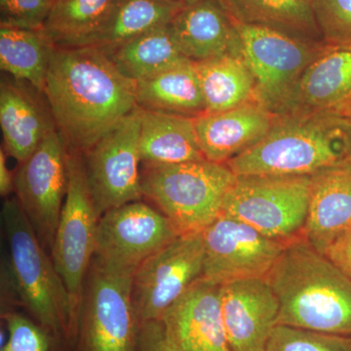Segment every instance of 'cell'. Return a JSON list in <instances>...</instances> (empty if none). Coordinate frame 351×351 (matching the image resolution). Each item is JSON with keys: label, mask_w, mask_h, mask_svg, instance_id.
<instances>
[{"label": "cell", "mask_w": 351, "mask_h": 351, "mask_svg": "<svg viewBox=\"0 0 351 351\" xmlns=\"http://www.w3.org/2000/svg\"><path fill=\"white\" fill-rule=\"evenodd\" d=\"M44 94L69 149L86 154L136 108V82L92 46H54Z\"/></svg>", "instance_id": "obj_1"}, {"label": "cell", "mask_w": 351, "mask_h": 351, "mask_svg": "<svg viewBox=\"0 0 351 351\" xmlns=\"http://www.w3.org/2000/svg\"><path fill=\"white\" fill-rule=\"evenodd\" d=\"M267 279L280 304L278 325L351 336V277L302 237L288 242Z\"/></svg>", "instance_id": "obj_2"}, {"label": "cell", "mask_w": 351, "mask_h": 351, "mask_svg": "<svg viewBox=\"0 0 351 351\" xmlns=\"http://www.w3.org/2000/svg\"><path fill=\"white\" fill-rule=\"evenodd\" d=\"M350 159L343 119L334 110L277 114L269 133L226 162L237 176H311Z\"/></svg>", "instance_id": "obj_3"}, {"label": "cell", "mask_w": 351, "mask_h": 351, "mask_svg": "<svg viewBox=\"0 0 351 351\" xmlns=\"http://www.w3.org/2000/svg\"><path fill=\"white\" fill-rule=\"evenodd\" d=\"M1 221L8 245L6 276L18 299L46 329L73 331L78 313L71 295L16 196L4 201Z\"/></svg>", "instance_id": "obj_4"}, {"label": "cell", "mask_w": 351, "mask_h": 351, "mask_svg": "<svg viewBox=\"0 0 351 351\" xmlns=\"http://www.w3.org/2000/svg\"><path fill=\"white\" fill-rule=\"evenodd\" d=\"M237 180L226 164L204 160L142 168L143 196L162 212L181 234L201 232L223 212Z\"/></svg>", "instance_id": "obj_5"}, {"label": "cell", "mask_w": 351, "mask_h": 351, "mask_svg": "<svg viewBox=\"0 0 351 351\" xmlns=\"http://www.w3.org/2000/svg\"><path fill=\"white\" fill-rule=\"evenodd\" d=\"M311 196V176H237L223 212L269 239L289 242L302 235Z\"/></svg>", "instance_id": "obj_6"}, {"label": "cell", "mask_w": 351, "mask_h": 351, "mask_svg": "<svg viewBox=\"0 0 351 351\" xmlns=\"http://www.w3.org/2000/svg\"><path fill=\"white\" fill-rule=\"evenodd\" d=\"M66 165L68 189L50 254L80 313L101 216L88 184L83 154L68 149Z\"/></svg>", "instance_id": "obj_7"}, {"label": "cell", "mask_w": 351, "mask_h": 351, "mask_svg": "<svg viewBox=\"0 0 351 351\" xmlns=\"http://www.w3.org/2000/svg\"><path fill=\"white\" fill-rule=\"evenodd\" d=\"M134 274L93 258L82 302L85 351H137L140 321L132 295Z\"/></svg>", "instance_id": "obj_8"}, {"label": "cell", "mask_w": 351, "mask_h": 351, "mask_svg": "<svg viewBox=\"0 0 351 351\" xmlns=\"http://www.w3.org/2000/svg\"><path fill=\"white\" fill-rule=\"evenodd\" d=\"M202 232L176 237L145 261L133 276L134 306L140 324L162 319L186 292L203 279Z\"/></svg>", "instance_id": "obj_9"}, {"label": "cell", "mask_w": 351, "mask_h": 351, "mask_svg": "<svg viewBox=\"0 0 351 351\" xmlns=\"http://www.w3.org/2000/svg\"><path fill=\"white\" fill-rule=\"evenodd\" d=\"M233 23L239 32L242 55L255 80L256 101L276 114L324 43H311L269 27Z\"/></svg>", "instance_id": "obj_10"}, {"label": "cell", "mask_w": 351, "mask_h": 351, "mask_svg": "<svg viewBox=\"0 0 351 351\" xmlns=\"http://www.w3.org/2000/svg\"><path fill=\"white\" fill-rule=\"evenodd\" d=\"M141 121L142 110L138 107L83 154L88 184L100 216L143 197Z\"/></svg>", "instance_id": "obj_11"}, {"label": "cell", "mask_w": 351, "mask_h": 351, "mask_svg": "<svg viewBox=\"0 0 351 351\" xmlns=\"http://www.w3.org/2000/svg\"><path fill=\"white\" fill-rule=\"evenodd\" d=\"M68 147L49 134L14 175V193L39 241L51 252L68 189Z\"/></svg>", "instance_id": "obj_12"}, {"label": "cell", "mask_w": 351, "mask_h": 351, "mask_svg": "<svg viewBox=\"0 0 351 351\" xmlns=\"http://www.w3.org/2000/svg\"><path fill=\"white\" fill-rule=\"evenodd\" d=\"M202 235L203 280L216 285L241 279L267 278L288 243L265 237L225 213L208 226Z\"/></svg>", "instance_id": "obj_13"}, {"label": "cell", "mask_w": 351, "mask_h": 351, "mask_svg": "<svg viewBox=\"0 0 351 351\" xmlns=\"http://www.w3.org/2000/svg\"><path fill=\"white\" fill-rule=\"evenodd\" d=\"M181 234L157 208L141 200L101 215L94 258L112 269H136Z\"/></svg>", "instance_id": "obj_14"}, {"label": "cell", "mask_w": 351, "mask_h": 351, "mask_svg": "<svg viewBox=\"0 0 351 351\" xmlns=\"http://www.w3.org/2000/svg\"><path fill=\"white\" fill-rule=\"evenodd\" d=\"M221 306L232 351H265L278 325V298L267 278L221 285Z\"/></svg>", "instance_id": "obj_15"}, {"label": "cell", "mask_w": 351, "mask_h": 351, "mask_svg": "<svg viewBox=\"0 0 351 351\" xmlns=\"http://www.w3.org/2000/svg\"><path fill=\"white\" fill-rule=\"evenodd\" d=\"M0 127L2 147L19 164L34 154L44 138L57 130L44 92L5 73L0 82Z\"/></svg>", "instance_id": "obj_16"}, {"label": "cell", "mask_w": 351, "mask_h": 351, "mask_svg": "<svg viewBox=\"0 0 351 351\" xmlns=\"http://www.w3.org/2000/svg\"><path fill=\"white\" fill-rule=\"evenodd\" d=\"M351 98V45L322 43L276 114L327 112Z\"/></svg>", "instance_id": "obj_17"}, {"label": "cell", "mask_w": 351, "mask_h": 351, "mask_svg": "<svg viewBox=\"0 0 351 351\" xmlns=\"http://www.w3.org/2000/svg\"><path fill=\"white\" fill-rule=\"evenodd\" d=\"M182 351H232L221 306V285L200 280L162 318Z\"/></svg>", "instance_id": "obj_18"}, {"label": "cell", "mask_w": 351, "mask_h": 351, "mask_svg": "<svg viewBox=\"0 0 351 351\" xmlns=\"http://www.w3.org/2000/svg\"><path fill=\"white\" fill-rule=\"evenodd\" d=\"M277 114L257 101L195 117L201 151L207 160L226 164L257 144L274 126Z\"/></svg>", "instance_id": "obj_19"}, {"label": "cell", "mask_w": 351, "mask_h": 351, "mask_svg": "<svg viewBox=\"0 0 351 351\" xmlns=\"http://www.w3.org/2000/svg\"><path fill=\"white\" fill-rule=\"evenodd\" d=\"M351 226V160L311 176V196L301 237L324 255L337 237Z\"/></svg>", "instance_id": "obj_20"}, {"label": "cell", "mask_w": 351, "mask_h": 351, "mask_svg": "<svg viewBox=\"0 0 351 351\" xmlns=\"http://www.w3.org/2000/svg\"><path fill=\"white\" fill-rule=\"evenodd\" d=\"M170 25L178 47L189 61L241 54L234 23L216 0H198L184 7Z\"/></svg>", "instance_id": "obj_21"}, {"label": "cell", "mask_w": 351, "mask_h": 351, "mask_svg": "<svg viewBox=\"0 0 351 351\" xmlns=\"http://www.w3.org/2000/svg\"><path fill=\"white\" fill-rule=\"evenodd\" d=\"M140 154L145 167L206 159L198 143L195 117L154 110H142Z\"/></svg>", "instance_id": "obj_22"}, {"label": "cell", "mask_w": 351, "mask_h": 351, "mask_svg": "<svg viewBox=\"0 0 351 351\" xmlns=\"http://www.w3.org/2000/svg\"><path fill=\"white\" fill-rule=\"evenodd\" d=\"M184 7L169 0H114L96 31L73 46H92L110 52L152 29L169 25Z\"/></svg>", "instance_id": "obj_23"}, {"label": "cell", "mask_w": 351, "mask_h": 351, "mask_svg": "<svg viewBox=\"0 0 351 351\" xmlns=\"http://www.w3.org/2000/svg\"><path fill=\"white\" fill-rule=\"evenodd\" d=\"M138 108L197 117L206 112L195 63L186 60L136 82Z\"/></svg>", "instance_id": "obj_24"}, {"label": "cell", "mask_w": 351, "mask_h": 351, "mask_svg": "<svg viewBox=\"0 0 351 351\" xmlns=\"http://www.w3.org/2000/svg\"><path fill=\"white\" fill-rule=\"evenodd\" d=\"M239 24L258 25L322 43L311 0H216Z\"/></svg>", "instance_id": "obj_25"}, {"label": "cell", "mask_w": 351, "mask_h": 351, "mask_svg": "<svg viewBox=\"0 0 351 351\" xmlns=\"http://www.w3.org/2000/svg\"><path fill=\"white\" fill-rule=\"evenodd\" d=\"M193 63L204 99L205 113L226 112L256 101L255 80L242 53Z\"/></svg>", "instance_id": "obj_26"}, {"label": "cell", "mask_w": 351, "mask_h": 351, "mask_svg": "<svg viewBox=\"0 0 351 351\" xmlns=\"http://www.w3.org/2000/svg\"><path fill=\"white\" fill-rule=\"evenodd\" d=\"M54 45L43 29L0 25V69L44 92Z\"/></svg>", "instance_id": "obj_27"}, {"label": "cell", "mask_w": 351, "mask_h": 351, "mask_svg": "<svg viewBox=\"0 0 351 351\" xmlns=\"http://www.w3.org/2000/svg\"><path fill=\"white\" fill-rule=\"evenodd\" d=\"M170 24L104 52L120 73L134 82L156 75L188 60L178 47Z\"/></svg>", "instance_id": "obj_28"}, {"label": "cell", "mask_w": 351, "mask_h": 351, "mask_svg": "<svg viewBox=\"0 0 351 351\" xmlns=\"http://www.w3.org/2000/svg\"><path fill=\"white\" fill-rule=\"evenodd\" d=\"M114 0H55L43 27L53 45L73 46L96 31Z\"/></svg>", "instance_id": "obj_29"}, {"label": "cell", "mask_w": 351, "mask_h": 351, "mask_svg": "<svg viewBox=\"0 0 351 351\" xmlns=\"http://www.w3.org/2000/svg\"><path fill=\"white\" fill-rule=\"evenodd\" d=\"M265 351H351V336L277 325Z\"/></svg>", "instance_id": "obj_30"}, {"label": "cell", "mask_w": 351, "mask_h": 351, "mask_svg": "<svg viewBox=\"0 0 351 351\" xmlns=\"http://www.w3.org/2000/svg\"><path fill=\"white\" fill-rule=\"evenodd\" d=\"M311 4L323 43L351 45V0H311Z\"/></svg>", "instance_id": "obj_31"}, {"label": "cell", "mask_w": 351, "mask_h": 351, "mask_svg": "<svg viewBox=\"0 0 351 351\" xmlns=\"http://www.w3.org/2000/svg\"><path fill=\"white\" fill-rule=\"evenodd\" d=\"M55 0H0V25L41 29Z\"/></svg>", "instance_id": "obj_32"}, {"label": "cell", "mask_w": 351, "mask_h": 351, "mask_svg": "<svg viewBox=\"0 0 351 351\" xmlns=\"http://www.w3.org/2000/svg\"><path fill=\"white\" fill-rule=\"evenodd\" d=\"M8 337L1 351H49L50 341L44 330L19 313H6Z\"/></svg>", "instance_id": "obj_33"}, {"label": "cell", "mask_w": 351, "mask_h": 351, "mask_svg": "<svg viewBox=\"0 0 351 351\" xmlns=\"http://www.w3.org/2000/svg\"><path fill=\"white\" fill-rule=\"evenodd\" d=\"M137 351H182L163 319L140 324Z\"/></svg>", "instance_id": "obj_34"}, {"label": "cell", "mask_w": 351, "mask_h": 351, "mask_svg": "<svg viewBox=\"0 0 351 351\" xmlns=\"http://www.w3.org/2000/svg\"><path fill=\"white\" fill-rule=\"evenodd\" d=\"M324 255L351 277V226L334 240Z\"/></svg>", "instance_id": "obj_35"}, {"label": "cell", "mask_w": 351, "mask_h": 351, "mask_svg": "<svg viewBox=\"0 0 351 351\" xmlns=\"http://www.w3.org/2000/svg\"><path fill=\"white\" fill-rule=\"evenodd\" d=\"M7 154L3 147L0 149V195L7 197L14 193V176L7 167Z\"/></svg>", "instance_id": "obj_36"}, {"label": "cell", "mask_w": 351, "mask_h": 351, "mask_svg": "<svg viewBox=\"0 0 351 351\" xmlns=\"http://www.w3.org/2000/svg\"><path fill=\"white\" fill-rule=\"evenodd\" d=\"M332 110L338 113L345 123L346 131H348V142H350V159L351 160V98Z\"/></svg>", "instance_id": "obj_37"}, {"label": "cell", "mask_w": 351, "mask_h": 351, "mask_svg": "<svg viewBox=\"0 0 351 351\" xmlns=\"http://www.w3.org/2000/svg\"><path fill=\"white\" fill-rule=\"evenodd\" d=\"M169 1L175 2V3L181 4L182 6H188L189 4L195 3L198 0H169Z\"/></svg>", "instance_id": "obj_38"}]
</instances>
